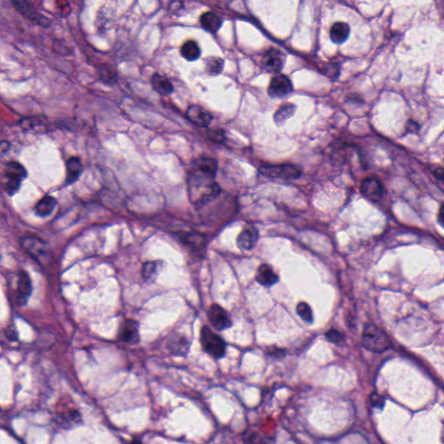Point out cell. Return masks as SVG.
Wrapping results in <instances>:
<instances>
[{"instance_id": "cell-1", "label": "cell", "mask_w": 444, "mask_h": 444, "mask_svg": "<svg viewBox=\"0 0 444 444\" xmlns=\"http://www.w3.org/2000/svg\"><path fill=\"white\" fill-rule=\"evenodd\" d=\"M217 168V162L207 157H200L191 165L187 187L194 204L202 206L218 197L221 188L215 182Z\"/></svg>"}, {"instance_id": "cell-2", "label": "cell", "mask_w": 444, "mask_h": 444, "mask_svg": "<svg viewBox=\"0 0 444 444\" xmlns=\"http://www.w3.org/2000/svg\"><path fill=\"white\" fill-rule=\"evenodd\" d=\"M362 344L368 351L383 352L391 347V339L383 330L373 324L365 325L362 334Z\"/></svg>"}, {"instance_id": "cell-3", "label": "cell", "mask_w": 444, "mask_h": 444, "mask_svg": "<svg viewBox=\"0 0 444 444\" xmlns=\"http://www.w3.org/2000/svg\"><path fill=\"white\" fill-rule=\"evenodd\" d=\"M201 344L204 352L213 358H222L226 352V344L223 339L214 333L209 327L201 328Z\"/></svg>"}, {"instance_id": "cell-4", "label": "cell", "mask_w": 444, "mask_h": 444, "mask_svg": "<svg viewBox=\"0 0 444 444\" xmlns=\"http://www.w3.org/2000/svg\"><path fill=\"white\" fill-rule=\"evenodd\" d=\"M5 188L9 196H14L20 190L23 181L27 177V171L17 162H10L5 168Z\"/></svg>"}, {"instance_id": "cell-5", "label": "cell", "mask_w": 444, "mask_h": 444, "mask_svg": "<svg viewBox=\"0 0 444 444\" xmlns=\"http://www.w3.org/2000/svg\"><path fill=\"white\" fill-rule=\"evenodd\" d=\"M260 173L272 178H281L285 180L298 179L301 176L302 171L296 165H261L260 167Z\"/></svg>"}, {"instance_id": "cell-6", "label": "cell", "mask_w": 444, "mask_h": 444, "mask_svg": "<svg viewBox=\"0 0 444 444\" xmlns=\"http://www.w3.org/2000/svg\"><path fill=\"white\" fill-rule=\"evenodd\" d=\"M285 63V54L275 48L266 50L261 59L262 67L270 73L280 72L284 67Z\"/></svg>"}, {"instance_id": "cell-7", "label": "cell", "mask_w": 444, "mask_h": 444, "mask_svg": "<svg viewBox=\"0 0 444 444\" xmlns=\"http://www.w3.org/2000/svg\"><path fill=\"white\" fill-rule=\"evenodd\" d=\"M32 292L31 280L29 274L25 271L18 272L17 274V289L15 292V301L18 305H24L28 301Z\"/></svg>"}, {"instance_id": "cell-8", "label": "cell", "mask_w": 444, "mask_h": 444, "mask_svg": "<svg viewBox=\"0 0 444 444\" xmlns=\"http://www.w3.org/2000/svg\"><path fill=\"white\" fill-rule=\"evenodd\" d=\"M361 193L370 201H379L384 195V187L382 182L376 177H368L361 185Z\"/></svg>"}, {"instance_id": "cell-9", "label": "cell", "mask_w": 444, "mask_h": 444, "mask_svg": "<svg viewBox=\"0 0 444 444\" xmlns=\"http://www.w3.org/2000/svg\"><path fill=\"white\" fill-rule=\"evenodd\" d=\"M294 90V85L290 79L282 74L277 75L272 79L269 85V95L273 98H284Z\"/></svg>"}, {"instance_id": "cell-10", "label": "cell", "mask_w": 444, "mask_h": 444, "mask_svg": "<svg viewBox=\"0 0 444 444\" xmlns=\"http://www.w3.org/2000/svg\"><path fill=\"white\" fill-rule=\"evenodd\" d=\"M13 6L15 8L17 9V11L20 12L21 14L30 20L31 22L36 23L37 25H42V26H48L49 25V20L46 17H44L42 15H40L37 11L34 9L33 6H31V4L27 1H13Z\"/></svg>"}, {"instance_id": "cell-11", "label": "cell", "mask_w": 444, "mask_h": 444, "mask_svg": "<svg viewBox=\"0 0 444 444\" xmlns=\"http://www.w3.org/2000/svg\"><path fill=\"white\" fill-rule=\"evenodd\" d=\"M208 319L215 329L219 331L226 329L232 325V322L226 311L219 304H213L207 313Z\"/></svg>"}, {"instance_id": "cell-12", "label": "cell", "mask_w": 444, "mask_h": 444, "mask_svg": "<svg viewBox=\"0 0 444 444\" xmlns=\"http://www.w3.org/2000/svg\"><path fill=\"white\" fill-rule=\"evenodd\" d=\"M119 338L128 344H137L140 340L139 324L133 319H127L121 324Z\"/></svg>"}, {"instance_id": "cell-13", "label": "cell", "mask_w": 444, "mask_h": 444, "mask_svg": "<svg viewBox=\"0 0 444 444\" xmlns=\"http://www.w3.org/2000/svg\"><path fill=\"white\" fill-rule=\"evenodd\" d=\"M187 118L191 123L202 128L209 126L213 121L209 112L198 105H192L187 109Z\"/></svg>"}, {"instance_id": "cell-14", "label": "cell", "mask_w": 444, "mask_h": 444, "mask_svg": "<svg viewBox=\"0 0 444 444\" xmlns=\"http://www.w3.org/2000/svg\"><path fill=\"white\" fill-rule=\"evenodd\" d=\"M21 245L23 248L25 249V251L36 260H38L42 257L47 251V246H45L44 241L31 236L23 238L21 240Z\"/></svg>"}, {"instance_id": "cell-15", "label": "cell", "mask_w": 444, "mask_h": 444, "mask_svg": "<svg viewBox=\"0 0 444 444\" xmlns=\"http://www.w3.org/2000/svg\"><path fill=\"white\" fill-rule=\"evenodd\" d=\"M258 239L259 233L255 227H246L238 237V246L242 250H251L257 243Z\"/></svg>"}, {"instance_id": "cell-16", "label": "cell", "mask_w": 444, "mask_h": 444, "mask_svg": "<svg viewBox=\"0 0 444 444\" xmlns=\"http://www.w3.org/2000/svg\"><path fill=\"white\" fill-rule=\"evenodd\" d=\"M84 171V167L82 164L81 160L79 157H71L66 162V177H65V185H71L75 183L79 177L81 176Z\"/></svg>"}, {"instance_id": "cell-17", "label": "cell", "mask_w": 444, "mask_h": 444, "mask_svg": "<svg viewBox=\"0 0 444 444\" xmlns=\"http://www.w3.org/2000/svg\"><path fill=\"white\" fill-rule=\"evenodd\" d=\"M150 83L153 90L160 95L168 96L173 93V87L170 80L159 73H155L151 76Z\"/></svg>"}, {"instance_id": "cell-18", "label": "cell", "mask_w": 444, "mask_h": 444, "mask_svg": "<svg viewBox=\"0 0 444 444\" xmlns=\"http://www.w3.org/2000/svg\"><path fill=\"white\" fill-rule=\"evenodd\" d=\"M256 280L260 285L264 286H271L279 281V277L274 273L270 265L263 264L258 268Z\"/></svg>"}, {"instance_id": "cell-19", "label": "cell", "mask_w": 444, "mask_h": 444, "mask_svg": "<svg viewBox=\"0 0 444 444\" xmlns=\"http://www.w3.org/2000/svg\"><path fill=\"white\" fill-rule=\"evenodd\" d=\"M351 29L346 23L337 22L332 26L330 30V37L334 44H343L350 36Z\"/></svg>"}, {"instance_id": "cell-20", "label": "cell", "mask_w": 444, "mask_h": 444, "mask_svg": "<svg viewBox=\"0 0 444 444\" xmlns=\"http://www.w3.org/2000/svg\"><path fill=\"white\" fill-rule=\"evenodd\" d=\"M200 20H201V26L210 33H216L222 25L221 17L212 11H208L202 14Z\"/></svg>"}, {"instance_id": "cell-21", "label": "cell", "mask_w": 444, "mask_h": 444, "mask_svg": "<svg viewBox=\"0 0 444 444\" xmlns=\"http://www.w3.org/2000/svg\"><path fill=\"white\" fill-rule=\"evenodd\" d=\"M56 206V199L50 196H45L43 197L35 207V213L38 217L45 218L51 215Z\"/></svg>"}, {"instance_id": "cell-22", "label": "cell", "mask_w": 444, "mask_h": 444, "mask_svg": "<svg viewBox=\"0 0 444 444\" xmlns=\"http://www.w3.org/2000/svg\"><path fill=\"white\" fill-rule=\"evenodd\" d=\"M201 49L199 47L198 44L192 40L184 43L181 48V54L187 61H196L201 56Z\"/></svg>"}, {"instance_id": "cell-23", "label": "cell", "mask_w": 444, "mask_h": 444, "mask_svg": "<svg viewBox=\"0 0 444 444\" xmlns=\"http://www.w3.org/2000/svg\"><path fill=\"white\" fill-rule=\"evenodd\" d=\"M171 352L176 355H185L189 349V343L184 336L176 335L169 343Z\"/></svg>"}, {"instance_id": "cell-24", "label": "cell", "mask_w": 444, "mask_h": 444, "mask_svg": "<svg viewBox=\"0 0 444 444\" xmlns=\"http://www.w3.org/2000/svg\"><path fill=\"white\" fill-rule=\"evenodd\" d=\"M160 267H161L160 261H149L145 263L142 269L143 279L147 281L156 280V278L159 274Z\"/></svg>"}, {"instance_id": "cell-25", "label": "cell", "mask_w": 444, "mask_h": 444, "mask_svg": "<svg viewBox=\"0 0 444 444\" xmlns=\"http://www.w3.org/2000/svg\"><path fill=\"white\" fill-rule=\"evenodd\" d=\"M224 61L220 57H211L206 63V70L209 75H216L222 71Z\"/></svg>"}, {"instance_id": "cell-26", "label": "cell", "mask_w": 444, "mask_h": 444, "mask_svg": "<svg viewBox=\"0 0 444 444\" xmlns=\"http://www.w3.org/2000/svg\"><path fill=\"white\" fill-rule=\"evenodd\" d=\"M295 107L292 104H285L281 107L274 115V120L278 124L282 123L294 115Z\"/></svg>"}, {"instance_id": "cell-27", "label": "cell", "mask_w": 444, "mask_h": 444, "mask_svg": "<svg viewBox=\"0 0 444 444\" xmlns=\"http://www.w3.org/2000/svg\"><path fill=\"white\" fill-rule=\"evenodd\" d=\"M296 310L297 313L299 314V317H300L303 320L307 322V323H313V311H312L310 305H309L307 303H305V302H300V303L297 305Z\"/></svg>"}, {"instance_id": "cell-28", "label": "cell", "mask_w": 444, "mask_h": 444, "mask_svg": "<svg viewBox=\"0 0 444 444\" xmlns=\"http://www.w3.org/2000/svg\"><path fill=\"white\" fill-rule=\"evenodd\" d=\"M325 337H326L327 339L330 341V342H332L333 344H339L341 343H343L344 340V336L343 333H340L339 331L338 330L330 329L326 333H325Z\"/></svg>"}, {"instance_id": "cell-29", "label": "cell", "mask_w": 444, "mask_h": 444, "mask_svg": "<svg viewBox=\"0 0 444 444\" xmlns=\"http://www.w3.org/2000/svg\"><path fill=\"white\" fill-rule=\"evenodd\" d=\"M266 353L274 358H282L285 356V350L277 346L269 347L268 349L266 350Z\"/></svg>"}, {"instance_id": "cell-30", "label": "cell", "mask_w": 444, "mask_h": 444, "mask_svg": "<svg viewBox=\"0 0 444 444\" xmlns=\"http://www.w3.org/2000/svg\"><path fill=\"white\" fill-rule=\"evenodd\" d=\"M372 404L376 407V408L382 409L384 405V399L382 396L377 394V393H372L370 397Z\"/></svg>"}, {"instance_id": "cell-31", "label": "cell", "mask_w": 444, "mask_h": 444, "mask_svg": "<svg viewBox=\"0 0 444 444\" xmlns=\"http://www.w3.org/2000/svg\"><path fill=\"white\" fill-rule=\"evenodd\" d=\"M210 138H211V140L215 141L216 143H221L224 140L223 133L219 131V130L213 131L211 133Z\"/></svg>"}, {"instance_id": "cell-32", "label": "cell", "mask_w": 444, "mask_h": 444, "mask_svg": "<svg viewBox=\"0 0 444 444\" xmlns=\"http://www.w3.org/2000/svg\"><path fill=\"white\" fill-rule=\"evenodd\" d=\"M10 143L8 142H6V141H2L1 142V144H0V153L2 156L6 154L7 152H8L9 149H10Z\"/></svg>"}, {"instance_id": "cell-33", "label": "cell", "mask_w": 444, "mask_h": 444, "mask_svg": "<svg viewBox=\"0 0 444 444\" xmlns=\"http://www.w3.org/2000/svg\"><path fill=\"white\" fill-rule=\"evenodd\" d=\"M437 218H438V222L440 225L444 227V203L440 207Z\"/></svg>"}, {"instance_id": "cell-34", "label": "cell", "mask_w": 444, "mask_h": 444, "mask_svg": "<svg viewBox=\"0 0 444 444\" xmlns=\"http://www.w3.org/2000/svg\"><path fill=\"white\" fill-rule=\"evenodd\" d=\"M435 176H436V178H438L439 180H441V181H443L444 182L443 169H441V168L436 169V170L435 171Z\"/></svg>"}, {"instance_id": "cell-35", "label": "cell", "mask_w": 444, "mask_h": 444, "mask_svg": "<svg viewBox=\"0 0 444 444\" xmlns=\"http://www.w3.org/2000/svg\"><path fill=\"white\" fill-rule=\"evenodd\" d=\"M129 444H142L140 440H137V439H134L133 441H130Z\"/></svg>"}, {"instance_id": "cell-36", "label": "cell", "mask_w": 444, "mask_h": 444, "mask_svg": "<svg viewBox=\"0 0 444 444\" xmlns=\"http://www.w3.org/2000/svg\"><path fill=\"white\" fill-rule=\"evenodd\" d=\"M441 441H442V443L444 444V425L443 428H442V430H441Z\"/></svg>"}]
</instances>
